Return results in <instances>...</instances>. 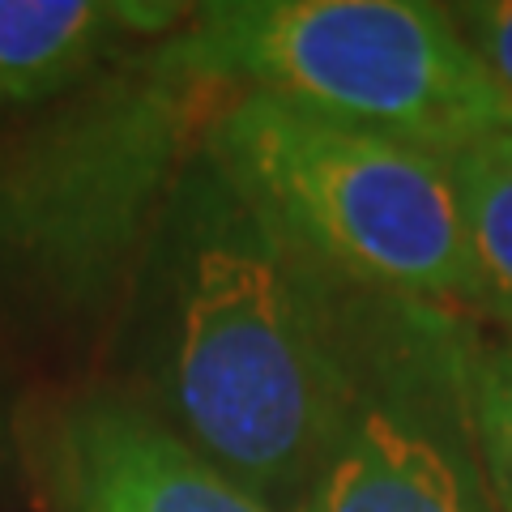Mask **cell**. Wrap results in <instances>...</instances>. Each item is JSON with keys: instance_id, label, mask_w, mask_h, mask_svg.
<instances>
[{"instance_id": "obj_1", "label": "cell", "mask_w": 512, "mask_h": 512, "mask_svg": "<svg viewBox=\"0 0 512 512\" xmlns=\"http://www.w3.org/2000/svg\"><path fill=\"white\" fill-rule=\"evenodd\" d=\"M346 286L218 158H188L124 308L128 397L248 495L299 512L342 419Z\"/></svg>"}, {"instance_id": "obj_2", "label": "cell", "mask_w": 512, "mask_h": 512, "mask_svg": "<svg viewBox=\"0 0 512 512\" xmlns=\"http://www.w3.org/2000/svg\"><path fill=\"white\" fill-rule=\"evenodd\" d=\"M227 94L150 43L60 103L0 124V316L52 333L120 316Z\"/></svg>"}, {"instance_id": "obj_3", "label": "cell", "mask_w": 512, "mask_h": 512, "mask_svg": "<svg viewBox=\"0 0 512 512\" xmlns=\"http://www.w3.org/2000/svg\"><path fill=\"white\" fill-rule=\"evenodd\" d=\"M205 150L346 291L478 312L448 158L252 90L227 94Z\"/></svg>"}, {"instance_id": "obj_4", "label": "cell", "mask_w": 512, "mask_h": 512, "mask_svg": "<svg viewBox=\"0 0 512 512\" xmlns=\"http://www.w3.org/2000/svg\"><path fill=\"white\" fill-rule=\"evenodd\" d=\"M158 47L231 94H274L440 158L512 116L448 9L427 0H214Z\"/></svg>"}, {"instance_id": "obj_5", "label": "cell", "mask_w": 512, "mask_h": 512, "mask_svg": "<svg viewBox=\"0 0 512 512\" xmlns=\"http://www.w3.org/2000/svg\"><path fill=\"white\" fill-rule=\"evenodd\" d=\"M338 436L299 512H500L478 436V316L346 291Z\"/></svg>"}, {"instance_id": "obj_6", "label": "cell", "mask_w": 512, "mask_h": 512, "mask_svg": "<svg viewBox=\"0 0 512 512\" xmlns=\"http://www.w3.org/2000/svg\"><path fill=\"white\" fill-rule=\"evenodd\" d=\"M35 461L56 512H278L124 389H82L47 406Z\"/></svg>"}, {"instance_id": "obj_7", "label": "cell", "mask_w": 512, "mask_h": 512, "mask_svg": "<svg viewBox=\"0 0 512 512\" xmlns=\"http://www.w3.org/2000/svg\"><path fill=\"white\" fill-rule=\"evenodd\" d=\"M192 9L154 0H0V120L52 107L120 56L171 39Z\"/></svg>"}, {"instance_id": "obj_8", "label": "cell", "mask_w": 512, "mask_h": 512, "mask_svg": "<svg viewBox=\"0 0 512 512\" xmlns=\"http://www.w3.org/2000/svg\"><path fill=\"white\" fill-rule=\"evenodd\" d=\"M474 256L478 320L512 329V137L491 133L448 158Z\"/></svg>"}, {"instance_id": "obj_9", "label": "cell", "mask_w": 512, "mask_h": 512, "mask_svg": "<svg viewBox=\"0 0 512 512\" xmlns=\"http://www.w3.org/2000/svg\"><path fill=\"white\" fill-rule=\"evenodd\" d=\"M478 436L495 508L512 512V329L478 320Z\"/></svg>"}, {"instance_id": "obj_10", "label": "cell", "mask_w": 512, "mask_h": 512, "mask_svg": "<svg viewBox=\"0 0 512 512\" xmlns=\"http://www.w3.org/2000/svg\"><path fill=\"white\" fill-rule=\"evenodd\" d=\"M444 9L461 30L478 69L487 73V82L512 107V0H461V5Z\"/></svg>"}, {"instance_id": "obj_11", "label": "cell", "mask_w": 512, "mask_h": 512, "mask_svg": "<svg viewBox=\"0 0 512 512\" xmlns=\"http://www.w3.org/2000/svg\"><path fill=\"white\" fill-rule=\"evenodd\" d=\"M504 133H508V137H512V116H508V124H504Z\"/></svg>"}]
</instances>
